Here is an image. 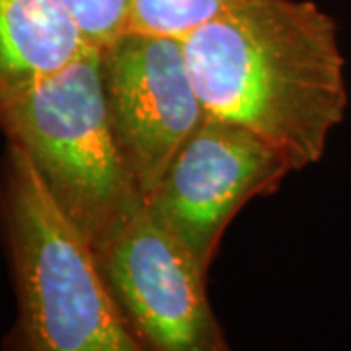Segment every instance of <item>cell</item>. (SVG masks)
Instances as JSON below:
<instances>
[{"label":"cell","mask_w":351,"mask_h":351,"mask_svg":"<svg viewBox=\"0 0 351 351\" xmlns=\"http://www.w3.org/2000/svg\"><path fill=\"white\" fill-rule=\"evenodd\" d=\"M205 115L239 125L293 172L316 164L348 110L338 25L313 0H244L182 36Z\"/></svg>","instance_id":"cell-1"},{"label":"cell","mask_w":351,"mask_h":351,"mask_svg":"<svg viewBox=\"0 0 351 351\" xmlns=\"http://www.w3.org/2000/svg\"><path fill=\"white\" fill-rule=\"evenodd\" d=\"M2 209L18 297L10 348L143 350L113 301L92 246L14 143L6 154Z\"/></svg>","instance_id":"cell-2"},{"label":"cell","mask_w":351,"mask_h":351,"mask_svg":"<svg viewBox=\"0 0 351 351\" xmlns=\"http://www.w3.org/2000/svg\"><path fill=\"white\" fill-rule=\"evenodd\" d=\"M0 131L32 160L55 203L94 254L145 205L113 137L101 47L0 98Z\"/></svg>","instance_id":"cell-3"},{"label":"cell","mask_w":351,"mask_h":351,"mask_svg":"<svg viewBox=\"0 0 351 351\" xmlns=\"http://www.w3.org/2000/svg\"><path fill=\"white\" fill-rule=\"evenodd\" d=\"M106 285L143 350L223 351L207 269L147 203L96 252Z\"/></svg>","instance_id":"cell-4"},{"label":"cell","mask_w":351,"mask_h":351,"mask_svg":"<svg viewBox=\"0 0 351 351\" xmlns=\"http://www.w3.org/2000/svg\"><path fill=\"white\" fill-rule=\"evenodd\" d=\"M101 80L113 137L147 201L205 119L182 39L123 32L101 47Z\"/></svg>","instance_id":"cell-5"},{"label":"cell","mask_w":351,"mask_h":351,"mask_svg":"<svg viewBox=\"0 0 351 351\" xmlns=\"http://www.w3.org/2000/svg\"><path fill=\"white\" fill-rule=\"evenodd\" d=\"M291 172L285 158L250 131L205 115L145 203L209 271L240 209L277 191Z\"/></svg>","instance_id":"cell-6"},{"label":"cell","mask_w":351,"mask_h":351,"mask_svg":"<svg viewBox=\"0 0 351 351\" xmlns=\"http://www.w3.org/2000/svg\"><path fill=\"white\" fill-rule=\"evenodd\" d=\"M90 45L63 0H0V98L59 73Z\"/></svg>","instance_id":"cell-7"},{"label":"cell","mask_w":351,"mask_h":351,"mask_svg":"<svg viewBox=\"0 0 351 351\" xmlns=\"http://www.w3.org/2000/svg\"><path fill=\"white\" fill-rule=\"evenodd\" d=\"M244 0H131L125 32L182 38Z\"/></svg>","instance_id":"cell-8"},{"label":"cell","mask_w":351,"mask_h":351,"mask_svg":"<svg viewBox=\"0 0 351 351\" xmlns=\"http://www.w3.org/2000/svg\"><path fill=\"white\" fill-rule=\"evenodd\" d=\"M86 39L104 47L127 29L131 0H63Z\"/></svg>","instance_id":"cell-9"}]
</instances>
